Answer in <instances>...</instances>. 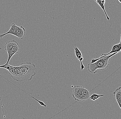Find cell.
<instances>
[{
  "mask_svg": "<svg viewBox=\"0 0 121 119\" xmlns=\"http://www.w3.org/2000/svg\"><path fill=\"white\" fill-rule=\"evenodd\" d=\"M96 1L97 2V3L100 6V7H101V8L103 9V10L105 12V14L106 16L107 19L108 20H109V18L108 16L107 15V14L105 10V8H104V7H104V4H105V0H100Z\"/></svg>",
  "mask_w": 121,
  "mask_h": 119,
  "instance_id": "30bf717a",
  "label": "cell"
},
{
  "mask_svg": "<svg viewBox=\"0 0 121 119\" xmlns=\"http://www.w3.org/2000/svg\"><path fill=\"white\" fill-rule=\"evenodd\" d=\"M104 96V95L102 94L99 95L98 94H93L91 95L90 96L89 98L91 100H93V101H94L95 100H97L100 97H103V96Z\"/></svg>",
  "mask_w": 121,
  "mask_h": 119,
  "instance_id": "8fae6325",
  "label": "cell"
},
{
  "mask_svg": "<svg viewBox=\"0 0 121 119\" xmlns=\"http://www.w3.org/2000/svg\"><path fill=\"white\" fill-rule=\"evenodd\" d=\"M74 49L75 52V55L76 56V58L78 60H79L80 63H81V70H82L85 68L84 66L83 65V62H82V61L83 60V59H84L83 55L82 54L81 51H80V50H79V49L77 47H74Z\"/></svg>",
  "mask_w": 121,
  "mask_h": 119,
  "instance_id": "5b68a950",
  "label": "cell"
},
{
  "mask_svg": "<svg viewBox=\"0 0 121 119\" xmlns=\"http://www.w3.org/2000/svg\"><path fill=\"white\" fill-rule=\"evenodd\" d=\"M11 83H12V84H13V85H14V84H13V83L11 82ZM14 85L16 86V85ZM17 87H18V86H17ZM18 88H19L20 89H21V90H22V91H24V92H25L26 93H27V94H28V95H29V96H31V97H32V98H34V99H35V100H36V101H37L38 102V103H39L41 105V106H43V107H47V106H46V105H45V104L43 103V102H42L41 101H39V100H37V99H36V98H34V97H33V96H31V95H30V94H28V93H26V92H25V91H24V90H22V89H20V88H19V87H18Z\"/></svg>",
  "mask_w": 121,
  "mask_h": 119,
  "instance_id": "7c38bea8",
  "label": "cell"
},
{
  "mask_svg": "<svg viewBox=\"0 0 121 119\" xmlns=\"http://www.w3.org/2000/svg\"><path fill=\"white\" fill-rule=\"evenodd\" d=\"M117 103L121 109V87L119 86L115 90L113 93Z\"/></svg>",
  "mask_w": 121,
  "mask_h": 119,
  "instance_id": "52a82bcc",
  "label": "cell"
},
{
  "mask_svg": "<svg viewBox=\"0 0 121 119\" xmlns=\"http://www.w3.org/2000/svg\"><path fill=\"white\" fill-rule=\"evenodd\" d=\"M18 27V26L15 23H12L11 24V27L9 30L7 32L3 34H0V38H3L4 36L8 34H11L15 36Z\"/></svg>",
  "mask_w": 121,
  "mask_h": 119,
  "instance_id": "8992f818",
  "label": "cell"
},
{
  "mask_svg": "<svg viewBox=\"0 0 121 119\" xmlns=\"http://www.w3.org/2000/svg\"><path fill=\"white\" fill-rule=\"evenodd\" d=\"M118 1L119 2V3H121V0H118Z\"/></svg>",
  "mask_w": 121,
  "mask_h": 119,
  "instance_id": "4fadbf2b",
  "label": "cell"
},
{
  "mask_svg": "<svg viewBox=\"0 0 121 119\" xmlns=\"http://www.w3.org/2000/svg\"><path fill=\"white\" fill-rule=\"evenodd\" d=\"M117 53H115L109 55L100 56L97 59L92 58L90 63L88 65V70L90 73L95 74L96 73L97 69L104 70L106 69L109 65L110 58Z\"/></svg>",
  "mask_w": 121,
  "mask_h": 119,
  "instance_id": "7a4b0ae2",
  "label": "cell"
},
{
  "mask_svg": "<svg viewBox=\"0 0 121 119\" xmlns=\"http://www.w3.org/2000/svg\"><path fill=\"white\" fill-rule=\"evenodd\" d=\"M19 44L14 40L7 41L5 44L4 49L8 54V59L5 65L9 64L11 58L14 55L18 53L20 49Z\"/></svg>",
  "mask_w": 121,
  "mask_h": 119,
  "instance_id": "277c9868",
  "label": "cell"
},
{
  "mask_svg": "<svg viewBox=\"0 0 121 119\" xmlns=\"http://www.w3.org/2000/svg\"><path fill=\"white\" fill-rule=\"evenodd\" d=\"M26 32V30L24 27L22 26L20 27L18 26L15 36L20 40H22L25 35Z\"/></svg>",
  "mask_w": 121,
  "mask_h": 119,
  "instance_id": "ba28073f",
  "label": "cell"
},
{
  "mask_svg": "<svg viewBox=\"0 0 121 119\" xmlns=\"http://www.w3.org/2000/svg\"><path fill=\"white\" fill-rule=\"evenodd\" d=\"M121 41H120L119 43L118 44H115L113 45L112 48V50L108 53L107 54H102L100 56H106L108 55L109 54H112L115 53L120 52L121 51Z\"/></svg>",
  "mask_w": 121,
  "mask_h": 119,
  "instance_id": "9c48e42d",
  "label": "cell"
},
{
  "mask_svg": "<svg viewBox=\"0 0 121 119\" xmlns=\"http://www.w3.org/2000/svg\"><path fill=\"white\" fill-rule=\"evenodd\" d=\"M89 90L81 86H75L73 91L72 96L75 100L77 101H85L88 100L90 96Z\"/></svg>",
  "mask_w": 121,
  "mask_h": 119,
  "instance_id": "3957f363",
  "label": "cell"
},
{
  "mask_svg": "<svg viewBox=\"0 0 121 119\" xmlns=\"http://www.w3.org/2000/svg\"><path fill=\"white\" fill-rule=\"evenodd\" d=\"M0 68L6 69L13 79L19 82L31 80L36 74L37 69L35 64L30 62L23 63L19 66L4 64L0 66Z\"/></svg>",
  "mask_w": 121,
  "mask_h": 119,
  "instance_id": "6da1fadb",
  "label": "cell"
}]
</instances>
